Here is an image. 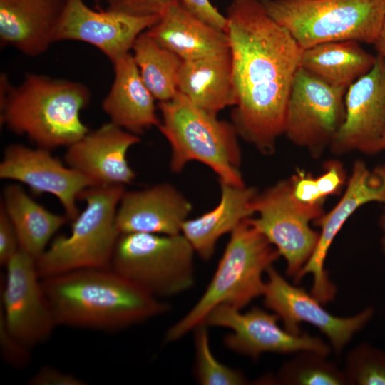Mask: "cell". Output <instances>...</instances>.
Returning a JSON list of instances; mask_svg holds the SVG:
<instances>
[{
    "instance_id": "6da1fadb",
    "label": "cell",
    "mask_w": 385,
    "mask_h": 385,
    "mask_svg": "<svg viewBox=\"0 0 385 385\" xmlns=\"http://www.w3.org/2000/svg\"><path fill=\"white\" fill-rule=\"evenodd\" d=\"M225 16L236 93L231 123L240 138L270 155L284 134L303 50L260 0H233Z\"/></svg>"
},
{
    "instance_id": "7a4b0ae2",
    "label": "cell",
    "mask_w": 385,
    "mask_h": 385,
    "mask_svg": "<svg viewBox=\"0 0 385 385\" xmlns=\"http://www.w3.org/2000/svg\"><path fill=\"white\" fill-rule=\"evenodd\" d=\"M41 284L59 326L117 331L169 309L111 269L71 271L43 278Z\"/></svg>"
},
{
    "instance_id": "3957f363",
    "label": "cell",
    "mask_w": 385,
    "mask_h": 385,
    "mask_svg": "<svg viewBox=\"0 0 385 385\" xmlns=\"http://www.w3.org/2000/svg\"><path fill=\"white\" fill-rule=\"evenodd\" d=\"M90 100L89 89L71 80L29 73L13 86L4 73L0 78L1 123L49 150L67 148L90 130L80 116Z\"/></svg>"
},
{
    "instance_id": "277c9868",
    "label": "cell",
    "mask_w": 385,
    "mask_h": 385,
    "mask_svg": "<svg viewBox=\"0 0 385 385\" xmlns=\"http://www.w3.org/2000/svg\"><path fill=\"white\" fill-rule=\"evenodd\" d=\"M158 128L170 146L172 172L180 173L188 163L197 161L211 169L220 183L245 185L239 135L232 123L197 107L179 92L158 102Z\"/></svg>"
},
{
    "instance_id": "5b68a950",
    "label": "cell",
    "mask_w": 385,
    "mask_h": 385,
    "mask_svg": "<svg viewBox=\"0 0 385 385\" xmlns=\"http://www.w3.org/2000/svg\"><path fill=\"white\" fill-rule=\"evenodd\" d=\"M216 271L193 307L165 334L168 342L178 340L203 322L216 307L241 309L262 296V275L281 256L267 238L243 220L231 233Z\"/></svg>"
},
{
    "instance_id": "8992f818",
    "label": "cell",
    "mask_w": 385,
    "mask_h": 385,
    "mask_svg": "<svg viewBox=\"0 0 385 385\" xmlns=\"http://www.w3.org/2000/svg\"><path fill=\"white\" fill-rule=\"evenodd\" d=\"M125 191L124 185H101L80 193L86 207L73 220L70 234L55 237L36 260L41 279L78 270L111 269L120 235L117 210Z\"/></svg>"
},
{
    "instance_id": "52a82bcc",
    "label": "cell",
    "mask_w": 385,
    "mask_h": 385,
    "mask_svg": "<svg viewBox=\"0 0 385 385\" xmlns=\"http://www.w3.org/2000/svg\"><path fill=\"white\" fill-rule=\"evenodd\" d=\"M267 14L302 50L332 41L373 44L385 19V0H260Z\"/></svg>"
},
{
    "instance_id": "ba28073f",
    "label": "cell",
    "mask_w": 385,
    "mask_h": 385,
    "mask_svg": "<svg viewBox=\"0 0 385 385\" xmlns=\"http://www.w3.org/2000/svg\"><path fill=\"white\" fill-rule=\"evenodd\" d=\"M195 253L182 233H121L111 270L153 297H169L194 284Z\"/></svg>"
},
{
    "instance_id": "9c48e42d",
    "label": "cell",
    "mask_w": 385,
    "mask_h": 385,
    "mask_svg": "<svg viewBox=\"0 0 385 385\" xmlns=\"http://www.w3.org/2000/svg\"><path fill=\"white\" fill-rule=\"evenodd\" d=\"M323 205L298 201L289 179L278 181L255 197L252 208L257 216L248 221L284 258L287 277L294 278L312 255L319 232L310 222L324 214Z\"/></svg>"
},
{
    "instance_id": "30bf717a",
    "label": "cell",
    "mask_w": 385,
    "mask_h": 385,
    "mask_svg": "<svg viewBox=\"0 0 385 385\" xmlns=\"http://www.w3.org/2000/svg\"><path fill=\"white\" fill-rule=\"evenodd\" d=\"M347 89L332 86L299 67L287 103L284 134L319 158L345 118Z\"/></svg>"
},
{
    "instance_id": "8fae6325",
    "label": "cell",
    "mask_w": 385,
    "mask_h": 385,
    "mask_svg": "<svg viewBox=\"0 0 385 385\" xmlns=\"http://www.w3.org/2000/svg\"><path fill=\"white\" fill-rule=\"evenodd\" d=\"M345 191L337 205L317 219L320 227L316 247L298 274L293 278L299 284L309 274L312 277L310 293L322 304L334 300L335 284L325 269L328 252L346 220L361 206L372 202L385 204V163L370 169L362 160L354 162Z\"/></svg>"
},
{
    "instance_id": "7c38bea8",
    "label": "cell",
    "mask_w": 385,
    "mask_h": 385,
    "mask_svg": "<svg viewBox=\"0 0 385 385\" xmlns=\"http://www.w3.org/2000/svg\"><path fill=\"white\" fill-rule=\"evenodd\" d=\"M274 312L254 307L246 312L221 304L214 308L202 323L210 327L231 329L224 344L232 351L257 359L264 353L294 354L302 351H314L329 356L332 347L320 337L307 332L292 334L277 323Z\"/></svg>"
},
{
    "instance_id": "4fadbf2b",
    "label": "cell",
    "mask_w": 385,
    "mask_h": 385,
    "mask_svg": "<svg viewBox=\"0 0 385 385\" xmlns=\"http://www.w3.org/2000/svg\"><path fill=\"white\" fill-rule=\"evenodd\" d=\"M265 273L267 278L262 294L264 305L275 313L283 327L292 334L302 333L299 325L302 322L319 329L337 356L374 316L372 307H366L348 317L334 316L310 292L290 284L273 265Z\"/></svg>"
},
{
    "instance_id": "5bb4252c",
    "label": "cell",
    "mask_w": 385,
    "mask_h": 385,
    "mask_svg": "<svg viewBox=\"0 0 385 385\" xmlns=\"http://www.w3.org/2000/svg\"><path fill=\"white\" fill-rule=\"evenodd\" d=\"M5 267L0 315L9 331L31 349L47 340L58 325L36 260L19 250Z\"/></svg>"
},
{
    "instance_id": "9a60e30c",
    "label": "cell",
    "mask_w": 385,
    "mask_h": 385,
    "mask_svg": "<svg viewBox=\"0 0 385 385\" xmlns=\"http://www.w3.org/2000/svg\"><path fill=\"white\" fill-rule=\"evenodd\" d=\"M160 17L108 9L95 11L83 0H66L56 30L55 41L72 40L89 43L113 63L130 53L138 36Z\"/></svg>"
},
{
    "instance_id": "2e32d148",
    "label": "cell",
    "mask_w": 385,
    "mask_h": 385,
    "mask_svg": "<svg viewBox=\"0 0 385 385\" xmlns=\"http://www.w3.org/2000/svg\"><path fill=\"white\" fill-rule=\"evenodd\" d=\"M0 178L20 182L38 194L53 195L71 221L80 213L77 206L80 193L95 186L86 176L53 156L49 150L21 144L9 145L4 149Z\"/></svg>"
},
{
    "instance_id": "e0dca14e",
    "label": "cell",
    "mask_w": 385,
    "mask_h": 385,
    "mask_svg": "<svg viewBox=\"0 0 385 385\" xmlns=\"http://www.w3.org/2000/svg\"><path fill=\"white\" fill-rule=\"evenodd\" d=\"M376 56L373 68L346 90L345 118L329 148L334 154H371L385 133V61Z\"/></svg>"
},
{
    "instance_id": "ac0fdd59",
    "label": "cell",
    "mask_w": 385,
    "mask_h": 385,
    "mask_svg": "<svg viewBox=\"0 0 385 385\" xmlns=\"http://www.w3.org/2000/svg\"><path fill=\"white\" fill-rule=\"evenodd\" d=\"M138 135L109 122L66 148V165L89 178L95 186L124 185L136 177L127 153L140 143Z\"/></svg>"
},
{
    "instance_id": "d6986e66",
    "label": "cell",
    "mask_w": 385,
    "mask_h": 385,
    "mask_svg": "<svg viewBox=\"0 0 385 385\" xmlns=\"http://www.w3.org/2000/svg\"><path fill=\"white\" fill-rule=\"evenodd\" d=\"M192 210L190 202L176 188L167 183H158L125 191L117 210L116 225L120 234L177 235L181 233Z\"/></svg>"
},
{
    "instance_id": "ffe728a7",
    "label": "cell",
    "mask_w": 385,
    "mask_h": 385,
    "mask_svg": "<svg viewBox=\"0 0 385 385\" xmlns=\"http://www.w3.org/2000/svg\"><path fill=\"white\" fill-rule=\"evenodd\" d=\"M66 0H0V43L36 57L55 43Z\"/></svg>"
},
{
    "instance_id": "44dd1931",
    "label": "cell",
    "mask_w": 385,
    "mask_h": 385,
    "mask_svg": "<svg viewBox=\"0 0 385 385\" xmlns=\"http://www.w3.org/2000/svg\"><path fill=\"white\" fill-rule=\"evenodd\" d=\"M114 79L103 100L110 122L135 135L158 127L155 98L144 83L131 53L113 63Z\"/></svg>"
},
{
    "instance_id": "7402d4cb",
    "label": "cell",
    "mask_w": 385,
    "mask_h": 385,
    "mask_svg": "<svg viewBox=\"0 0 385 385\" xmlns=\"http://www.w3.org/2000/svg\"><path fill=\"white\" fill-rule=\"evenodd\" d=\"M146 32L182 61L230 51L226 32L196 16L174 0Z\"/></svg>"
},
{
    "instance_id": "603a6c76",
    "label": "cell",
    "mask_w": 385,
    "mask_h": 385,
    "mask_svg": "<svg viewBox=\"0 0 385 385\" xmlns=\"http://www.w3.org/2000/svg\"><path fill=\"white\" fill-rule=\"evenodd\" d=\"M220 183V199L210 211L183 224L181 233L202 260H209L218 240L232 232L243 220L255 215L252 201L257 191L253 187Z\"/></svg>"
},
{
    "instance_id": "cb8c5ba5",
    "label": "cell",
    "mask_w": 385,
    "mask_h": 385,
    "mask_svg": "<svg viewBox=\"0 0 385 385\" xmlns=\"http://www.w3.org/2000/svg\"><path fill=\"white\" fill-rule=\"evenodd\" d=\"M178 92L197 107L217 115L234 106L236 93L230 51L183 61L178 78Z\"/></svg>"
},
{
    "instance_id": "d4e9b609",
    "label": "cell",
    "mask_w": 385,
    "mask_h": 385,
    "mask_svg": "<svg viewBox=\"0 0 385 385\" xmlns=\"http://www.w3.org/2000/svg\"><path fill=\"white\" fill-rule=\"evenodd\" d=\"M2 194L1 205L15 228L19 250L36 260L68 218L48 210L17 184H8Z\"/></svg>"
},
{
    "instance_id": "484cf974",
    "label": "cell",
    "mask_w": 385,
    "mask_h": 385,
    "mask_svg": "<svg viewBox=\"0 0 385 385\" xmlns=\"http://www.w3.org/2000/svg\"><path fill=\"white\" fill-rule=\"evenodd\" d=\"M376 60L361 43L339 41L303 50L300 67L332 86L347 89L373 68Z\"/></svg>"
},
{
    "instance_id": "4316f807",
    "label": "cell",
    "mask_w": 385,
    "mask_h": 385,
    "mask_svg": "<svg viewBox=\"0 0 385 385\" xmlns=\"http://www.w3.org/2000/svg\"><path fill=\"white\" fill-rule=\"evenodd\" d=\"M131 50L140 75L155 99L163 102L173 98L178 92L181 58L146 31L138 36Z\"/></svg>"
},
{
    "instance_id": "83f0119b",
    "label": "cell",
    "mask_w": 385,
    "mask_h": 385,
    "mask_svg": "<svg viewBox=\"0 0 385 385\" xmlns=\"http://www.w3.org/2000/svg\"><path fill=\"white\" fill-rule=\"evenodd\" d=\"M327 357L314 351L297 352L281 366L277 375L268 382L284 385H346L343 369Z\"/></svg>"
},
{
    "instance_id": "f1b7e54d",
    "label": "cell",
    "mask_w": 385,
    "mask_h": 385,
    "mask_svg": "<svg viewBox=\"0 0 385 385\" xmlns=\"http://www.w3.org/2000/svg\"><path fill=\"white\" fill-rule=\"evenodd\" d=\"M207 325L198 324L194 329L195 374L202 385H242L247 379L242 372L220 362L213 355L209 342Z\"/></svg>"
},
{
    "instance_id": "f546056e",
    "label": "cell",
    "mask_w": 385,
    "mask_h": 385,
    "mask_svg": "<svg viewBox=\"0 0 385 385\" xmlns=\"http://www.w3.org/2000/svg\"><path fill=\"white\" fill-rule=\"evenodd\" d=\"M343 370L348 385H385V351L358 344L346 354Z\"/></svg>"
},
{
    "instance_id": "4dcf8cb0",
    "label": "cell",
    "mask_w": 385,
    "mask_h": 385,
    "mask_svg": "<svg viewBox=\"0 0 385 385\" xmlns=\"http://www.w3.org/2000/svg\"><path fill=\"white\" fill-rule=\"evenodd\" d=\"M0 353L2 359L10 366L21 369L29 364L31 348L21 342L8 329L0 315Z\"/></svg>"
},
{
    "instance_id": "1f68e13d",
    "label": "cell",
    "mask_w": 385,
    "mask_h": 385,
    "mask_svg": "<svg viewBox=\"0 0 385 385\" xmlns=\"http://www.w3.org/2000/svg\"><path fill=\"white\" fill-rule=\"evenodd\" d=\"M319 197L325 200L330 195H339L346 184L347 178L343 164L336 160L324 164V172L314 178Z\"/></svg>"
},
{
    "instance_id": "d6a6232c",
    "label": "cell",
    "mask_w": 385,
    "mask_h": 385,
    "mask_svg": "<svg viewBox=\"0 0 385 385\" xmlns=\"http://www.w3.org/2000/svg\"><path fill=\"white\" fill-rule=\"evenodd\" d=\"M109 11L135 16H159L174 0H107Z\"/></svg>"
},
{
    "instance_id": "836d02e7",
    "label": "cell",
    "mask_w": 385,
    "mask_h": 385,
    "mask_svg": "<svg viewBox=\"0 0 385 385\" xmlns=\"http://www.w3.org/2000/svg\"><path fill=\"white\" fill-rule=\"evenodd\" d=\"M190 12L211 26L227 32V20L210 0H177Z\"/></svg>"
},
{
    "instance_id": "e575fe53",
    "label": "cell",
    "mask_w": 385,
    "mask_h": 385,
    "mask_svg": "<svg viewBox=\"0 0 385 385\" xmlns=\"http://www.w3.org/2000/svg\"><path fill=\"white\" fill-rule=\"evenodd\" d=\"M19 250L15 228L4 209L0 207V265L5 267Z\"/></svg>"
},
{
    "instance_id": "d590c367",
    "label": "cell",
    "mask_w": 385,
    "mask_h": 385,
    "mask_svg": "<svg viewBox=\"0 0 385 385\" xmlns=\"http://www.w3.org/2000/svg\"><path fill=\"white\" fill-rule=\"evenodd\" d=\"M31 385H84V381L50 366H42L29 381Z\"/></svg>"
},
{
    "instance_id": "8d00e7d4",
    "label": "cell",
    "mask_w": 385,
    "mask_h": 385,
    "mask_svg": "<svg viewBox=\"0 0 385 385\" xmlns=\"http://www.w3.org/2000/svg\"><path fill=\"white\" fill-rule=\"evenodd\" d=\"M376 55L385 61V19L381 32L374 43Z\"/></svg>"
},
{
    "instance_id": "74e56055",
    "label": "cell",
    "mask_w": 385,
    "mask_h": 385,
    "mask_svg": "<svg viewBox=\"0 0 385 385\" xmlns=\"http://www.w3.org/2000/svg\"><path fill=\"white\" fill-rule=\"evenodd\" d=\"M379 225L382 232V236L381 238V250L385 255V208L379 217Z\"/></svg>"
},
{
    "instance_id": "f35d334b",
    "label": "cell",
    "mask_w": 385,
    "mask_h": 385,
    "mask_svg": "<svg viewBox=\"0 0 385 385\" xmlns=\"http://www.w3.org/2000/svg\"><path fill=\"white\" fill-rule=\"evenodd\" d=\"M384 150H385V133L381 139L375 144L371 154L378 153Z\"/></svg>"
}]
</instances>
